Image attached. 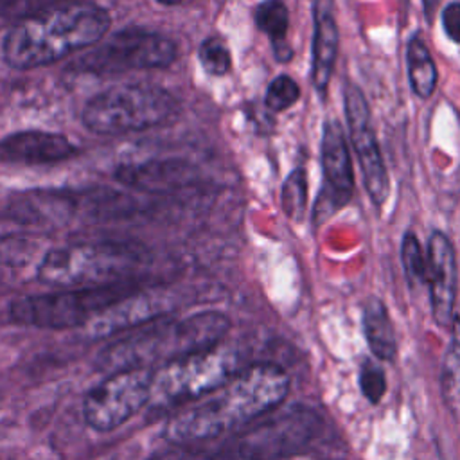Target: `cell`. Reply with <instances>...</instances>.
Listing matches in <instances>:
<instances>
[{"mask_svg": "<svg viewBox=\"0 0 460 460\" xmlns=\"http://www.w3.org/2000/svg\"><path fill=\"white\" fill-rule=\"evenodd\" d=\"M289 392V377L275 363L235 372L225 385L174 413L164 435L172 444H196L235 431L273 411Z\"/></svg>", "mask_w": 460, "mask_h": 460, "instance_id": "obj_1", "label": "cell"}, {"mask_svg": "<svg viewBox=\"0 0 460 460\" xmlns=\"http://www.w3.org/2000/svg\"><path fill=\"white\" fill-rule=\"evenodd\" d=\"M343 106L349 128L350 144L356 151L363 187L376 207H383L390 192L388 171L381 155V147L372 128V115L368 102L358 84L352 81L343 83Z\"/></svg>", "mask_w": 460, "mask_h": 460, "instance_id": "obj_11", "label": "cell"}, {"mask_svg": "<svg viewBox=\"0 0 460 460\" xmlns=\"http://www.w3.org/2000/svg\"><path fill=\"white\" fill-rule=\"evenodd\" d=\"M147 261V250L128 241L81 243L47 250L38 279L58 288L104 286L129 277Z\"/></svg>", "mask_w": 460, "mask_h": 460, "instance_id": "obj_4", "label": "cell"}, {"mask_svg": "<svg viewBox=\"0 0 460 460\" xmlns=\"http://www.w3.org/2000/svg\"><path fill=\"white\" fill-rule=\"evenodd\" d=\"M404 56H406V72H408V83L411 92L419 99H429L435 93L438 72L420 36L415 34L408 40Z\"/></svg>", "mask_w": 460, "mask_h": 460, "instance_id": "obj_20", "label": "cell"}, {"mask_svg": "<svg viewBox=\"0 0 460 460\" xmlns=\"http://www.w3.org/2000/svg\"><path fill=\"white\" fill-rule=\"evenodd\" d=\"M298 99H300L298 83L291 75L280 74L268 84L264 104L271 111H284L291 108Z\"/></svg>", "mask_w": 460, "mask_h": 460, "instance_id": "obj_27", "label": "cell"}, {"mask_svg": "<svg viewBox=\"0 0 460 460\" xmlns=\"http://www.w3.org/2000/svg\"><path fill=\"white\" fill-rule=\"evenodd\" d=\"M115 176L124 185L142 192H169L192 183L196 171L183 160L162 158L119 165Z\"/></svg>", "mask_w": 460, "mask_h": 460, "instance_id": "obj_17", "label": "cell"}, {"mask_svg": "<svg viewBox=\"0 0 460 460\" xmlns=\"http://www.w3.org/2000/svg\"><path fill=\"white\" fill-rule=\"evenodd\" d=\"M174 307V298L164 289H137L135 293L111 304L86 325L84 332L92 340L124 334L156 318L165 316Z\"/></svg>", "mask_w": 460, "mask_h": 460, "instance_id": "obj_13", "label": "cell"}, {"mask_svg": "<svg viewBox=\"0 0 460 460\" xmlns=\"http://www.w3.org/2000/svg\"><path fill=\"white\" fill-rule=\"evenodd\" d=\"M428 273L426 284L429 288L431 314L437 325H451L455 318L456 286H458V266L456 253L447 234L433 230L428 237Z\"/></svg>", "mask_w": 460, "mask_h": 460, "instance_id": "obj_14", "label": "cell"}, {"mask_svg": "<svg viewBox=\"0 0 460 460\" xmlns=\"http://www.w3.org/2000/svg\"><path fill=\"white\" fill-rule=\"evenodd\" d=\"M178 110V101L162 86L117 84L84 104L83 124L97 135H124L162 126L172 120Z\"/></svg>", "mask_w": 460, "mask_h": 460, "instance_id": "obj_5", "label": "cell"}, {"mask_svg": "<svg viewBox=\"0 0 460 460\" xmlns=\"http://www.w3.org/2000/svg\"><path fill=\"white\" fill-rule=\"evenodd\" d=\"M320 149L323 187L314 203V225H322L334 210L345 207L354 196L352 158L343 126L336 119L325 120Z\"/></svg>", "mask_w": 460, "mask_h": 460, "instance_id": "obj_12", "label": "cell"}, {"mask_svg": "<svg viewBox=\"0 0 460 460\" xmlns=\"http://www.w3.org/2000/svg\"><path fill=\"white\" fill-rule=\"evenodd\" d=\"M43 250L41 239L29 234H2L0 235V264L9 268L27 266L36 261Z\"/></svg>", "mask_w": 460, "mask_h": 460, "instance_id": "obj_23", "label": "cell"}, {"mask_svg": "<svg viewBox=\"0 0 460 460\" xmlns=\"http://www.w3.org/2000/svg\"><path fill=\"white\" fill-rule=\"evenodd\" d=\"M438 4H440V0H422V9H424V16H426L428 23L433 22L435 13L438 9Z\"/></svg>", "mask_w": 460, "mask_h": 460, "instance_id": "obj_32", "label": "cell"}, {"mask_svg": "<svg viewBox=\"0 0 460 460\" xmlns=\"http://www.w3.org/2000/svg\"><path fill=\"white\" fill-rule=\"evenodd\" d=\"M16 217L23 221L59 223L77 214L75 196L63 192H29L14 207Z\"/></svg>", "mask_w": 460, "mask_h": 460, "instance_id": "obj_19", "label": "cell"}, {"mask_svg": "<svg viewBox=\"0 0 460 460\" xmlns=\"http://www.w3.org/2000/svg\"><path fill=\"white\" fill-rule=\"evenodd\" d=\"M280 205L289 219H302L307 205V174L304 167H296L286 176L280 189Z\"/></svg>", "mask_w": 460, "mask_h": 460, "instance_id": "obj_24", "label": "cell"}, {"mask_svg": "<svg viewBox=\"0 0 460 460\" xmlns=\"http://www.w3.org/2000/svg\"><path fill=\"white\" fill-rule=\"evenodd\" d=\"M75 153V146L65 135L52 131H16L0 140V158L13 164H56Z\"/></svg>", "mask_w": 460, "mask_h": 460, "instance_id": "obj_15", "label": "cell"}, {"mask_svg": "<svg viewBox=\"0 0 460 460\" xmlns=\"http://www.w3.org/2000/svg\"><path fill=\"white\" fill-rule=\"evenodd\" d=\"M237 370V354L230 347L210 349L165 363L151 383L149 406L171 408L208 395L225 385Z\"/></svg>", "mask_w": 460, "mask_h": 460, "instance_id": "obj_7", "label": "cell"}, {"mask_svg": "<svg viewBox=\"0 0 460 460\" xmlns=\"http://www.w3.org/2000/svg\"><path fill=\"white\" fill-rule=\"evenodd\" d=\"M74 0H0V16H13L23 20L43 9L72 4Z\"/></svg>", "mask_w": 460, "mask_h": 460, "instance_id": "obj_29", "label": "cell"}, {"mask_svg": "<svg viewBox=\"0 0 460 460\" xmlns=\"http://www.w3.org/2000/svg\"><path fill=\"white\" fill-rule=\"evenodd\" d=\"M318 429L316 411L307 406H291L243 433L214 460H280L302 451Z\"/></svg>", "mask_w": 460, "mask_h": 460, "instance_id": "obj_8", "label": "cell"}, {"mask_svg": "<svg viewBox=\"0 0 460 460\" xmlns=\"http://www.w3.org/2000/svg\"><path fill=\"white\" fill-rule=\"evenodd\" d=\"M110 27V14L92 4H65L18 20L5 34L4 59L13 68L50 65L95 45Z\"/></svg>", "mask_w": 460, "mask_h": 460, "instance_id": "obj_3", "label": "cell"}, {"mask_svg": "<svg viewBox=\"0 0 460 460\" xmlns=\"http://www.w3.org/2000/svg\"><path fill=\"white\" fill-rule=\"evenodd\" d=\"M361 329L367 345L379 361H394L397 354L395 329L381 298L368 296L361 307Z\"/></svg>", "mask_w": 460, "mask_h": 460, "instance_id": "obj_18", "label": "cell"}, {"mask_svg": "<svg viewBox=\"0 0 460 460\" xmlns=\"http://www.w3.org/2000/svg\"><path fill=\"white\" fill-rule=\"evenodd\" d=\"M178 446H180V449L164 451V453H160L158 456H155L153 460H194L196 453H187L181 444H178Z\"/></svg>", "mask_w": 460, "mask_h": 460, "instance_id": "obj_31", "label": "cell"}, {"mask_svg": "<svg viewBox=\"0 0 460 460\" xmlns=\"http://www.w3.org/2000/svg\"><path fill=\"white\" fill-rule=\"evenodd\" d=\"M442 394L451 408H460V318L451 322V334L442 361Z\"/></svg>", "mask_w": 460, "mask_h": 460, "instance_id": "obj_22", "label": "cell"}, {"mask_svg": "<svg viewBox=\"0 0 460 460\" xmlns=\"http://www.w3.org/2000/svg\"><path fill=\"white\" fill-rule=\"evenodd\" d=\"M442 27L446 36L455 41L460 43V2H449L444 9H442Z\"/></svg>", "mask_w": 460, "mask_h": 460, "instance_id": "obj_30", "label": "cell"}, {"mask_svg": "<svg viewBox=\"0 0 460 460\" xmlns=\"http://www.w3.org/2000/svg\"><path fill=\"white\" fill-rule=\"evenodd\" d=\"M153 372L129 368L110 374L83 401L84 422L95 431H111L149 402Z\"/></svg>", "mask_w": 460, "mask_h": 460, "instance_id": "obj_10", "label": "cell"}, {"mask_svg": "<svg viewBox=\"0 0 460 460\" xmlns=\"http://www.w3.org/2000/svg\"><path fill=\"white\" fill-rule=\"evenodd\" d=\"M230 320L219 311H201L183 318L162 316L115 338L99 350L95 365L113 374L129 368H149L151 363H171L183 356L219 345Z\"/></svg>", "mask_w": 460, "mask_h": 460, "instance_id": "obj_2", "label": "cell"}, {"mask_svg": "<svg viewBox=\"0 0 460 460\" xmlns=\"http://www.w3.org/2000/svg\"><path fill=\"white\" fill-rule=\"evenodd\" d=\"M198 59L201 66L212 75H223L230 70L232 58L226 43L217 36H208L198 49Z\"/></svg>", "mask_w": 460, "mask_h": 460, "instance_id": "obj_26", "label": "cell"}, {"mask_svg": "<svg viewBox=\"0 0 460 460\" xmlns=\"http://www.w3.org/2000/svg\"><path fill=\"white\" fill-rule=\"evenodd\" d=\"M137 289H140L138 284L129 279L104 286L70 288L65 291L27 295L11 302L9 314L13 322L38 329L84 327L101 311L135 293Z\"/></svg>", "mask_w": 460, "mask_h": 460, "instance_id": "obj_6", "label": "cell"}, {"mask_svg": "<svg viewBox=\"0 0 460 460\" xmlns=\"http://www.w3.org/2000/svg\"><path fill=\"white\" fill-rule=\"evenodd\" d=\"M176 45L164 34L131 27L72 61V68L90 74H119L128 70L165 68L176 59Z\"/></svg>", "mask_w": 460, "mask_h": 460, "instance_id": "obj_9", "label": "cell"}, {"mask_svg": "<svg viewBox=\"0 0 460 460\" xmlns=\"http://www.w3.org/2000/svg\"><path fill=\"white\" fill-rule=\"evenodd\" d=\"M255 25L271 40L277 61H289L293 50L286 43L289 13L282 0H262L253 11Z\"/></svg>", "mask_w": 460, "mask_h": 460, "instance_id": "obj_21", "label": "cell"}, {"mask_svg": "<svg viewBox=\"0 0 460 460\" xmlns=\"http://www.w3.org/2000/svg\"><path fill=\"white\" fill-rule=\"evenodd\" d=\"M158 4H162V5H178L180 2H183V0H156Z\"/></svg>", "mask_w": 460, "mask_h": 460, "instance_id": "obj_33", "label": "cell"}, {"mask_svg": "<svg viewBox=\"0 0 460 460\" xmlns=\"http://www.w3.org/2000/svg\"><path fill=\"white\" fill-rule=\"evenodd\" d=\"M313 52L311 81L322 99L327 97L331 75L338 58L340 32L332 9V0H314L313 7Z\"/></svg>", "mask_w": 460, "mask_h": 460, "instance_id": "obj_16", "label": "cell"}, {"mask_svg": "<svg viewBox=\"0 0 460 460\" xmlns=\"http://www.w3.org/2000/svg\"><path fill=\"white\" fill-rule=\"evenodd\" d=\"M358 383H359L361 394L372 404H377L383 399V395L386 394V376H385L383 368L370 359H365L361 363Z\"/></svg>", "mask_w": 460, "mask_h": 460, "instance_id": "obj_28", "label": "cell"}, {"mask_svg": "<svg viewBox=\"0 0 460 460\" xmlns=\"http://www.w3.org/2000/svg\"><path fill=\"white\" fill-rule=\"evenodd\" d=\"M401 262L406 273V279L411 284H426L428 261L426 253L413 232H406L401 241Z\"/></svg>", "mask_w": 460, "mask_h": 460, "instance_id": "obj_25", "label": "cell"}]
</instances>
